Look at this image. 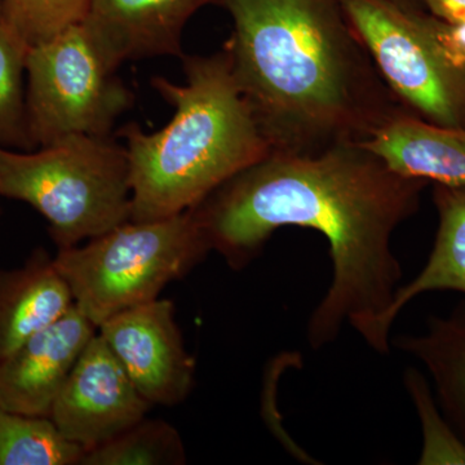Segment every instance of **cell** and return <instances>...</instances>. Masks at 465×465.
I'll list each match as a JSON object with an SVG mask.
<instances>
[{
  "label": "cell",
  "instance_id": "cell-1",
  "mask_svg": "<svg viewBox=\"0 0 465 465\" xmlns=\"http://www.w3.org/2000/svg\"><path fill=\"white\" fill-rule=\"evenodd\" d=\"M427 185L391 170L362 143H344L312 155L271 153L193 210L211 251L235 271L283 226L323 234L332 280L309 320V344L324 347L348 322L374 349L402 275L391 235L418 211Z\"/></svg>",
  "mask_w": 465,
  "mask_h": 465
},
{
  "label": "cell",
  "instance_id": "cell-2",
  "mask_svg": "<svg viewBox=\"0 0 465 465\" xmlns=\"http://www.w3.org/2000/svg\"><path fill=\"white\" fill-rule=\"evenodd\" d=\"M224 50L272 153L318 154L363 143L407 110L382 81L339 0H219Z\"/></svg>",
  "mask_w": 465,
  "mask_h": 465
},
{
  "label": "cell",
  "instance_id": "cell-3",
  "mask_svg": "<svg viewBox=\"0 0 465 465\" xmlns=\"http://www.w3.org/2000/svg\"><path fill=\"white\" fill-rule=\"evenodd\" d=\"M185 84L155 76L153 87L174 108L166 127L121 130L131 166V222L179 215L235 174L271 154L232 76L224 50L183 54Z\"/></svg>",
  "mask_w": 465,
  "mask_h": 465
},
{
  "label": "cell",
  "instance_id": "cell-4",
  "mask_svg": "<svg viewBox=\"0 0 465 465\" xmlns=\"http://www.w3.org/2000/svg\"><path fill=\"white\" fill-rule=\"evenodd\" d=\"M0 195L42 213L57 249L78 246L130 222L127 148L92 134H72L32 152L0 146Z\"/></svg>",
  "mask_w": 465,
  "mask_h": 465
},
{
  "label": "cell",
  "instance_id": "cell-5",
  "mask_svg": "<svg viewBox=\"0 0 465 465\" xmlns=\"http://www.w3.org/2000/svg\"><path fill=\"white\" fill-rule=\"evenodd\" d=\"M194 210L152 222H127L84 246L54 256L76 307L99 329L125 309L159 298L210 252Z\"/></svg>",
  "mask_w": 465,
  "mask_h": 465
},
{
  "label": "cell",
  "instance_id": "cell-6",
  "mask_svg": "<svg viewBox=\"0 0 465 465\" xmlns=\"http://www.w3.org/2000/svg\"><path fill=\"white\" fill-rule=\"evenodd\" d=\"M382 81L412 114L465 128V30L384 0H339Z\"/></svg>",
  "mask_w": 465,
  "mask_h": 465
},
{
  "label": "cell",
  "instance_id": "cell-7",
  "mask_svg": "<svg viewBox=\"0 0 465 465\" xmlns=\"http://www.w3.org/2000/svg\"><path fill=\"white\" fill-rule=\"evenodd\" d=\"M26 115L36 148L72 134L110 136L134 94L115 76L87 30L75 25L26 56Z\"/></svg>",
  "mask_w": 465,
  "mask_h": 465
},
{
  "label": "cell",
  "instance_id": "cell-8",
  "mask_svg": "<svg viewBox=\"0 0 465 465\" xmlns=\"http://www.w3.org/2000/svg\"><path fill=\"white\" fill-rule=\"evenodd\" d=\"M150 407L96 333L58 393L50 419L64 439L88 451L139 424Z\"/></svg>",
  "mask_w": 465,
  "mask_h": 465
},
{
  "label": "cell",
  "instance_id": "cell-9",
  "mask_svg": "<svg viewBox=\"0 0 465 465\" xmlns=\"http://www.w3.org/2000/svg\"><path fill=\"white\" fill-rule=\"evenodd\" d=\"M97 330L152 406L179 405L191 393L197 363L183 347L171 300L125 309Z\"/></svg>",
  "mask_w": 465,
  "mask_h": 465
},
{
  "label": "cell",
  "instance_id": "cell-10",
  "mask_svg": "<svg viewBox=\"0 0 465 465\" xmlns=\"http://www.w3.org/2000/svg\"><path fill=\"white\" fill-rule=\"evenodd\" d=\"M97 327L73 305L60 320L0 360V406L50 418L52 406Z\"/></svg>",
  "mask_w": 465,
  "mask_h": 465
},
{
  "label": "cell",
  "instance_id": "cell-11",
  "mask_svg": "<svg viewBox=\"0 0 465 465\" xmlns=\"http://www.w3.org/2000/svg\"><path fill=\"white\" fill-rule=\"evenodd\" d=\"M211 2L219 0H92L84 26L113 70L127 60L183 57V27Z\"/></svg>",
  "mask_w": 465,
  "mask_h": 465
},
{
  "label": "cell",
  "instance_id": "cell-12",
  "mask_svg": "<svg viewBox=\"0 0 465 465\" xmlns=\"http://www.w3.org/2000/svg\"><path fill=\"white\" fill-rule=\"evenodd\" d=\"M362 143L403 176L465 186V128L430 124L403 110Z\"/></svg>",
  "mask_w": 465,
  "mask_h": 465
},
{
  "label": "cell",
  "instance_id": "cell-13",
  "mask_svg": "<svg viewBox=\"0 0 465 465\" xmlns=\"http://www.w3.org/2000/svg\"><path fill=\"white\" fill-rule=\"evenodd\" d=\"M74 304L69 284L45 250H36L21 268L0 271V360Z\"/></svg>",
  "mask_w": 465,
  "mask_h": 465
},
{
  "label": "cell",
  "instance_id": "cell-14",
  "mask_svg": "<svg viewBox=\"0 0 465 465\" xmlns=\"http://www.w3.org/2000/svg\"><path fill=\"white\" fill-rule=\"evenodd\" d=\"M439 229L427 264L415 280L400 286L376 331L374 351H390V330L411 300L430 291H457L465 295V186L434 183Z\"/></svg>",
  "mask_w": 465,
  "mask_h": 465
},
{
  "label": "cell",
  "instance_id": "cell-15",
  "mask_svg": "<svg viewBox=\"0 0 465 465\" xmlns=\"http://www.w3.org/2000/svg\"><path fill=\"white\" fill-rule=\"evenodd\" d=\"M396 348L430 372L440 414L465 442V304L449 317H432L427 331L402 335Z\"/></svg>",
  "mask_w": 465,
  "mask_h": 465
},
{
  "label": "cell",
  "instance_id": "cell-16",
  "mask_svg": "<svg viewBox=\"0 0 465 465\" xmlns=\"http://www.w3.org/2000/svg\"><path fill=\"white\" fill-rule=\"evenodd\" d=\"M85 450L61 436L50 418L0 406V465H76Z\"/></svg>",
  "mask_w": 465,
  "mask_h": 465
},
{
  "label": "cell",
  "instance_id": "cell-17",
  "mask_svg": "<svg viewBox=\"0 0 465 465\" xmlns=\"http://www.w3.org/2000/svg\"><path fill=\"white\" fill-rule=\"evenodd\" d=\"M185 448L176 428L164 420L143 419L121 436L88 450L82 465H180Z\"/></svg>",
  "mask_w": 465,
  "mask_h": 465
},
{
  "label": "cell",
  "instance_id": "cell-18",
  "mask_svg": "<svg viewBox=\"0 0 465 465\" xmlns=\"http://www.w3.org/2000/svg\"><path fill=\"white\" fill-rule=\"evenodd\" d=\"M92 0H2L0 24L27 51L84 23Z\"/></svg>",
  "mask_w": 465,
  "mask_h": 465
},
{
  "label": "cell",
  "instance_id": "cell-19",
  "mask_svg": "<svg viewBox=\"0 0 465 465\" xmlns=\"http://www.w3.org/2000/svg\"><path fill=\"white\" fill-rule=\"evenodd\" d=\"M27 52L25 45L0 24V146L21 152L36 149L27 128L24 88Z\"/></svg>",
  "mask_w": 465,
  "mask_h": 465
},
{
  "label": "cell",
  "instance_id": "cell-20",
  "mask_svg": "<svg viewBox=\"0 0 465 465\" xmlns=\"http://www.w3.org/2000/svg\"><path fill=\"white\" fill-rule=\"evenodd\" d=\"M430 15L448 25L465 30V0H420Z\"/></svg>",
  "mask_w": 465,
  "mask_h": 465
},
{
  "label": "cell",
  "instance_id": "cell-21",
  "mask_svg": "<svg viewBox=\"0 0 465 465\" xmlns=\"http://www.w3.org/2000/svg\"><path fill=\"white\" fill-rule=\"evenodd\" d=\"M384 2L393 3V5H401L405 8H416V0H384Z\"/></svg>",
  "mask_w": 465,
  "mask_h": 465
},
{
  "label": "cell",
  "instance_id": "cell-22",
  "mask_svg": "<svg viewBox=\"0 0 465 465\" xmlns=\"http://www.w3.org/2000/svg\"><path fill=\"white\" fill-rule=\"evenodd\" d=\"M0 5H2V0H0Z\"/></svg>",
  "mask_w": 465,
  "mask_h": 465
}]
</instances>
